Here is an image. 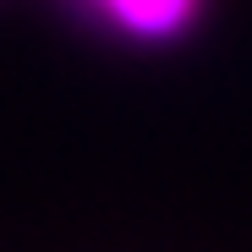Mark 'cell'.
I'll use <instances>...</instances> for the list:
<instances>
[{
  "label": "cell",
  "mask_w": 252,
  "mask_h": 252,
  "mask_svg": "<svg viewBox=\"0 0 252 252\" xmlns=\"http://www.w3.org/2000/svg\"><path fill=\"white\" fill-rule=\"evenodd\" d=\"M77 6L88 22L132 38V44H170L197 22L203 0H77Z\"/></svg>",
  "instance_id": "6da1fadb"
}]
</instances>
